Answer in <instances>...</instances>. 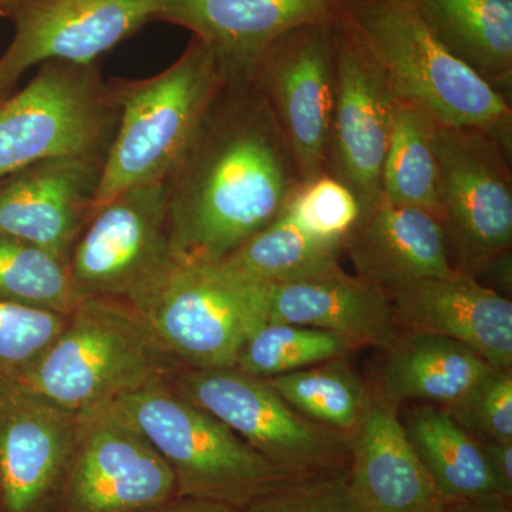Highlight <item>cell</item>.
Segmentation results:
<instances>
[{
  "label": "cell",
  "instance_id": "cell-15",
  "mask_svg": "<svg viewBox=\"0 0 512 512\" xmlns=\"http://www.w3.org/2000/svg\"><path fill=\"white\" fill-rule=\"evenodd\" d=\"M343 0H163L156 20L181 26L204 43L225 82L252 80L279 37L339 15Z\"/></svg>",
  "mask_w": 512,
  "mask_h": 512
},
{
  "label": "cell",
  "instance_id": "cell-21",
  "mask_svg": "<svg viewBox=\"0 0 512 512\" xmlns=\"http://www.w3.org/2000/svg\"><path fill=\"white\" fill-rule=\"evenodd\" d=\"M342 252L355 275L383 289L456 271L439 217L382 197L350 231Z\"/></svg>",
  "mask_w": 512,
  "mask_h": 512
},
{
  "label": "cell",
  "instance_id": "cell-13",
  "mask_svg": "<svg viewBox=\"0 0 512 512\" xmlns=\"http://www.w3.org/2000/svg\"><path fill=\"white\" fill-rule=\"evenodd\" d=\"M163 0H6L15 36L0 56V90L9 93L30 67L50 60L96 63L156 20Z\"/></svg>",
  "mask_w": 512,
  "mask_h": 512
},
{
  "label": "cell",
  "instance_id": "cell-22",
  "mask_svg": "<svg viewBox=\"0 0 512 512\" xmlns=\"http://www.w3.org/2000/svg\"><path fill=\"white\" fill-rule=\"evenodd\" d=\"M386 353L382 393L394 404L450 409L494 370L464 343L430 333L402 332Z\"/></svg>",
  "mask_w": 512,
  "mask_h": 512
},
{
  "label": "cell",
  "instance_id": "cell-5",
  "mask_svg": "<svg viewBox=\"0 0 512 512\" xmlns=\"http://www.w3.org/2000/svg\"><path fill=\"white\" fill-rule=\"evenodd\" d=\"M224 83L214 53L195 37L164 72L133 82L113 80L120 117L94 210L128 188L165 180Z\"/></svg>",
  "mask_w": 512,
  "mask_h": 512
},
{
  "label": "cell",
  "instance_id": "cell-33",
  "mask_svg": "<svg viewBox=\"0 0 512 512\" xmlns=\"http://www.w3.org/2000/svg\"><path fill=\"white\" fill-rule=\"evenodd\" d=\"M245 512H366L348 477L333 473L301 478L249 505Z\"/></svg>",
  "mask_w": 512,
  "mask_h": 512
},
{
  "label": "cell",
  "instance_id": "cell-26",
  "mask_svg": "<svg viewBox=\"0 0 512 512\" xmlns=\"http://www.w3.org/2000/svg\"><path fill=\"white\" fill-rule=\"evenodd\" d=\"M434 127L436 123L423 111L397 101L380 178V197L440 217V171L434 150Z\"/></svg>",
  "mask_w": 512,
  "mask_h": 512
},
{
  "label": "cell",
  "instance_id": "cell-30",
  "mask_svg": "<svg viewBox=\"0 0 512 512\" xmlns=\"http://www.w3.org/2000/svg\"><path fill=\"white\" fill-rule=\"evenodd\" d=\"M63 313L0 298V387L18 382L55 342Z\"/></svg>",
  "mask_w": 512,
  "mask_h": 512
},
{
  "label": "cell",
  "instance_id": "cell-24",
  "mask_svg": "<svg viewBox=\"0 0 512 512\" xmlns=\"http://www.w3.org/2000/svg\"><path fill=\"white\" fill-rule=\"evenodd\" d=\"M402 423L447 504L498 493L480 443L447 410L427 404L413 409Z\"/></svg>",
  "mask_w": 512,
  "mask_h": 512
},
{
  "label": "cell",
  "instance_id": "cell-23",
  "mask_svg": "<svg viewBox=\"0 0 512 512\" xmlns=\"http://www.w3.org/2000/svg\"><path fill=\"white\" fill-rule=\"evenodd\" d=\"M433 35L510 100L512 0H412Z\"/></svg>",
  "mask_w": 512,
  "mask_h": 512
},
{
  "label": "cell",
  "instance_id": "cell-28",
  "mask_svg": "<svg viewBox=\"0 0 512 512\" xmlns=\"http://www.w3.org/2000/svg\"><path fill=\"white\" fill-rule=\"evenodd\" d=\"M0 298L70 315L83 301L59 255L0 234Z\"/></svg>",
  "mask_w": 512,
  "mask_h": 512
},
{
  "label": "cell",
  "instance_id": "cell-9",
  "mask_svg": "<svg viewBox=\"0 0 512 512\" xmlns=\"http://www.w3.org/2000/svg\"><path fill=\"white\" fill-rule=\"evenodd\" d=\"M167 382L292 477L338 473L340 464L350 456L348 437L296 412L266 379L235 367H181Z\"/></svg>",
  "mask_w": 512,
  "mask_h": 512
},
{
  "label": "cell",
  "instance_id": "cell-19",
  "mask_svg": "<svg viewBox=\"0 0 512 512\" xmlns=\"http://www.w3.org/2000/svg\"><path fill=\"white\" fill-rule=\"evenodd\" d=\"M349 450V485L366 512H446V500L417 457L397 404L383 393H370Z\"/></svg>",
  "mask_w": 512,
  "mask_h": 512
},
{
  "label": "cell",
  "instance_id": "cell-10",
  "mask_svg": "<svg viewBox=\"0 0 512 512\" xmlns=\"http://www.w3.org/2000/svg\"><path fill=\"white\" fill-rule=\"evenodd\" d=\"M83 298L133 305L173 271L165 180L128 188L94 210L69 255Z\"/></svg>",
  "mask_w": 512,
  "mask_h": 512
},
{
  "label": "cell",
  "instance_id": "cell-14",
  "mask_svg": "<svg viewBox=\"0 0 512 512\" xmlns=\"http://www.w3.org/2000/svg\"><path fill=\"white\" fill-rule=\"evenodd\" d=\"M396 103L375 64L339 20L338 87L325 173L352 190L362 215L382 195Z\"/></svg>",
  "mask_w": 512,
  "mask_h": 512
},
{
  "label": "cell",
  "instance_id": "cell-7",
  "mask_svg": "<svg viewBox=\"0 0 512 512\" xmlns=\"http://www.w3.org/2000/svg\"><path fill=\"white\" fill-rule=\"evenodd\" d=\"M440 222L456 271L490 278L511 262V146L474 128L434 127Z\"/></svg>",
  "mask_w": 512,
  "mask_h": 512
},
{
  "label": "cell",
  "instance_id": "cell-8",
  "mask_svg": "<svg viewBox=\"0 0 512 512\" xmlns=\"http://www.w3.org/2000/svg\"><path fill=\"white\" fill-rule=\"evenodd\" d=\"M134 309L187 369H232L264 320V288L244 284L217 265H175Z\"/></svg>",
  "mask_w": 512,
  "mask_h": 512
},
{
  "label": "cell",
  "instance_id": "cell-4",
  "mask_svg": "<svg viewBox=\"0 0 512 512\" xmlns=\"http://www.w3.org/2000/svg\"><path fill=\"white\" fill-rule=\"evenodd\" d=\"M151 444L173 471L177 497L245 511L292 477L228 426L175 392L167 380L147 384L106 410Z\"/></svg>",
  "mask_w": 512,
  "mask_h": 512
},
{
  "label": "cell",
  "instance_id": "cell-34",
  "mask_svg": "<svg viewBox=\"0 0 512 512\" xmlns=\"http://www.w3.org/2000/svg\"><path fill=\"white\" fill-rule=\"evenodd\" d=\"M478 443L483 448L485 460H487L498 493L511 498L512 441L511 443H503V441L478 440Z\"/></svg>",
  "mask_w": 512,
  "mask_h": 512
},
{
  "label": "cell",
  "instance_id": "cell-3",
  "mask_svg": "<svg viewBox=\"0 0 512 512\" xmlns=\"http://www.w3.org/2000/svg\"><path fill=\"white\" fill-rule=\"evenodd\" d=\"M128 303L84 298L55 342L12 383L89 421L119 400L181 369Z\"/></svg>",
  "mask_w": 512,
  "mask_h": 512
},
{
  "label": "cell",
  "instance_id": "cell-31",
  "mask_svg": "<svg viewBox=\"0 0 512 512\" xmlns=\"http://www.w3.org/2000/svg\"><path fill=\"white\" fill-rule=\"evenodd\" d=\"M282 212L312 238L340 247L362 218L356 195L326 173L303 183Z\"/></svg>",
  "mask_w": 512,
  "mask_h": 512
},
{
  "label": "cell",
  "instance_id": "cell-25",
  "mask_svg": "<svg viewBox=\"0 0 512 512\" xmlns=\"http://www.w3.org/2000/svg\"><path fill=\"white\" fill-rule=\"evenodd\" d=\"M340 252V245L312 238L282 212L214 265L244 284L268 288L330 271L340 265Z\"/></svg>",
  "mask_w": 512,
  "mask_h": 512
},
{
  "label": "cell",
  "instance_id": "cell-36",
  "mask_svg": "<svg viewBox=\"0 0 512 512\" xmlns=\"http://www.w3.org/2000/svg\"><path fill=\"white\" fill-rule=\"evenodd\" d=\"M146 512H245L231 505L215 501L198 500V498L175 497L167 503L158 505Z\"/></svg>",
  "mask_w": 512,
  "mask_h": 512
},
{
  "label": "cell",
  "instance_id": "cell-37",
  "mask_svg": "<svg viewBox=\"0 0 512 512\" xmlns=\"http://www.w3.org/2000/svg\"><path fill=\"white\" fill-rule=\"evenodd\" d=\"M6 96H8V93L2 92V90H0V104H2V101L6 99Z\"/></svg>",
  "mask_w": 512,
  "mask_h": 512
},
{
  "label": "cell",
  "instance_id": "cell-32",
  "mask_svg": "<svg viewBox=\"0 0 512 512\" xmlns=\"http://www.w3.org/2000/svg\"><path fill=\"white\" fill-rule=\"evenodd\" d=\"M447 410L477 440L512 441V370H491Z\"/></svg>",
  "mask_w": 512,
  "mask_h": 512
},
{
  "label": "cell",
  "instance_id": "cell-16",
  "mask_svg": "<svg viewBox=\"0 0 512 512\" xmlns=\"http://www.w3.org/2000/svg\"><path fill=\"white\" fill-rule=\"evenodd\" d=\"M104 158H57L0 181V234L69 261L96 207Z\"/></svg>",
  "mask_w": 512,
  "mask_h": 512
},
{
  "label": "cell",
  "instance_id": "cell-18",
  "mask_svg": "<svg viewBox=\"0 0 512 512\" xmlns=\"http://www.w3.org/2000/svg\"><path fill=\"white\" fill-rule=\"evenodd\" d=\"M83 421L37 394L0 387V505L40 512L62 474Z\"/></svg>",
  "mask_w": 512,
  "mask_h": 512
},
{
  "label": "cell",
  "instance_id": "cell-2",
  "mask_svg": "<svg viewBox=\"0 0 512 512\" xmlns=\"http://www.w3.org/2000/svg\"><path fill=\"white\" fill-rule=\"evenodd\" d=\"M339 20L396 101L439 126L485 131L511 146L510 100L441 45L412 0H343Z\"/></svg>",
  "mask_w": 512,
  "mask_h": 512
},
{
  "label": "cell",
  "instance_id": "cell-1",
  "mask_svg": "<svg viewBox=\"0 0 512 512\" xmlns=\"http://www.w3.org/2000/svg\"><path fill=\"white\" fill-rule=\"evenodd\" d=\"M165 183L175 262L210 265L274 222L302 178L252 79L224 83Z\"/></svg>",
  "mask_w": 512,
  "mask_h": 512
},
{
  "label": "cell",
  "instance_id": "cell-38",
  "mask_svg": "<svg viewBox=\"0 0 512 512\" xmlns=\"http://www.w3.org/2000/svg\"><path fill=\"white\" fill-rule=\"evenodd\" d=\"M6 0H0V9H2L3 3H5Z\"/></svg>",
  "mask_w": 512,
  "mask_h": 512
},
{
  "label": "cell",
  "instance_id": "cell-27",
  "mask_svg": "<svg viewBox=\"0 0 512 512\" xmlns=\"http://www.w3.org/2000/svg\"><path fill=\"white\" fill-rule=\"evenodd\" d=\"M266 380L296 412L348 439L370 399L369 390L346 357Z\"/></svg>",
  "mask_w": 512,
  "mask_h": 512
},
{
  "label": "cell",
  "instance_id": "cell-39",
  "mask_svg": "<svg viewBox=\"0 0 512 512\" xmlns=\"http://www.w3.org/2000/svg\"><path fill=\"white\" fill-rule=\"evenodd\" d=\"M0 512H3V510H2V505H0Z\"/></svg>",
  "mask_w": 512,
  "mask_h": 512
},
{
  "label": "cell",
  "instance_id": "cell-17",
  "mask_svg": "<svg viewBox=\"0 0 512 512\" xmlns=\"http://www.w3.org/2000/svg\"><path fill=\"white\" fill-rule=\"evenodd\" d=\"M386 293L400 332L457 340L494 370H512V303L474 276L454 271Z\"/></svg>",
  "mask_w": 512,
  "mask_h": 512
},
{
  "label": "cell",
  "instance_id": "cell-6",
  "mask_svg": "<svg viewBox=\"0 0 512 512\" xmlns=\"http://www.w3.org/2000/svg\"><path fill=\"white\" fill-rule=\"evenodd\" d=\"M120 104L96 63L50 60L0 104V181L63 157L106 156Z\"/></svg>",
  "mask_w": 512,
  "mask_h": 512
},
{
  "label": "cell",
  "instance_id": "cell-12",
  "mask_svg": "<svg viewBox=\"0 0 512 512\" xmlns=\"http://www.w3.org/2000/svg\"><path fill=\"white\" fill-rule=\"evenodd\" d=\"M175 497L173 471L160 454L104 412L84 421L40 512H146Z\"/></svg>",
  "mask_w": 512,
  "mask_h": 512
},
{
  "label": "cell",
  "instance_id": "cell-20",
  "mask_svg": "<svg viewBox=\"0 0 512 512\" xmlns=\"http://www.w3.org/2000/svg\"><path fill=\"white\" fill-rule=\"evenodd\" d=\"M264 320L336 333L353 348L389 350L399 338L386 289L342 266L264 288Z\"/></svg>",
  "mask_w": 512,
  "mask_h": 512
},
{
  "label": "cell",
  "instance_id": "cell-29",
  "mask_svg": "<svg viewBox=\"0 0 512 512\" xmlns=\"http://www.w3.org/2000/svg\"><path fill=\"white\" fill-rule=\"evenodd\" d=\"M355 350L336 333L291 323H262L239 352L235 369L249 376L271 379L346 357Z\"/></svg>",
  "mask_w": 512,
  "mask_h": 512
},
{
  "label": "cell",
  "instance_id": "cell-11",
  "mask_svg": "<svg viewBox=\"0 0 512 512\" xmlns=\"http://www.w3.org/2000/svg\"><path fill=\"white\" fill-rule=\"evenodd\" d=\"M338 16L289 30L254 74L292 148L302 184L326 170L338 87Z\"/></svg>",
  "mask_w": 512,
  "mask_h": 512
},
{
  "label": "cell",
  "instance_id": "cell-35",
  "mask_svg": "<svg viewBox=\"0 0 512 512\" xmlns=\"http://www.w3.org/2000/svg\"><path fill=\"white\" fill-rule=\"evenodd\" d=\"M508 500L510 498L498 493L480 495L448 503L446 512H511Z\"/></svg>",
  "mask_w": 512,
  "mask_h": 512
}]
</instances>
